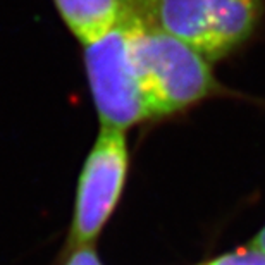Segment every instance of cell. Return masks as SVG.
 Returning <instances> with one entry per match:
<instances>
[{"instance_id":"cell-7","label":"cell","mask_w":265,"mask_h":265,"mask_svg":"<svg viewBox=\"0 0 265 265\" xmlns=\"http://www.w3.org/2000/svg\"><path fill=\"white\" fill-rule=\"evenodd\" d=\"M57 265H104L100 255L93 245L78 246V248H64Z\"/></svg>"},{"instance_id":"cell-1","label":"cell","mask_w":265,"mask_h":265,"mask_svg":"<svg viewBox=\"0 0 265 265\" xmlns=\"http://www.w3.org/2000/svg\"><path fill=\"white\" fill-rule=\"evenodd\" d=\"M130 50L151 121L165 119L224 92L210 62L155 22L124 16Z\"/></svg>"},{"instance_id":"cell-8","label":"cell","mask_w":265,"mask_h":265,"mask_svg":"<svg viewBox=\"0 0 265 265\" xmlns=\"http://www.w3.org/2000/svg\"><path fill=\"white\" fill-rule=\"evenodd\" d=\"M250 246H253V248L262 250V252H265V226L259 231V233H257V236L252 240Z\"/></svg>"},{"instance_id":"cell-2","label":"cell","mask_w":265,"mask_h":265,"mask_svg":"<svg viewBox=\"0 0 265 265\" xmlns=\"http://www.w3.org/2000/svg\"><path fill=\"white\" fill-rule=\"evenodd\" d=\"M150 17L215 62L255 35L265 17V0H151Z\"/></svg>"},{"instance_id":"cell-4","label":"cell","mask_w":265,"mask_h":265,"mask_svg":"<svg viewBox=\"0 0 265 265\" xmlns=\"http://www.w3.org/2000/svg\"><path fill=\"white\" fill-rule=\"evenodd\" d=\"M130 150L124 131L100 128L79 172L64 248L90 246L100 238L124 193Z\"/></svg>"},{"instance_id":"cell-5","label":"cell","mask_w":265,"mask_h":265,"mask_svg":"<svg viewBox=\"0 0 265 265\" xmlns=\"http://www.w3.org/2000/svg\"><path fill=\"white\" fill-rule=\"evenodd\" d=\"M60 19L81 43H88L117 26L126 0H52Z\"/></svg>"},{"instance_id":"cell-3","label":"cell","mask_w":265,"mask_h":265,"mask_svg":"<svg viewBox=\"0 0 265 265\" xmlns=\"http://www.w3.org/2000/svg\"><path fill=\"white\" fill-rule=\"evenodd\" d=\"M83 64L102 128L126 131L150 123L151 114L123 19L102 36L83 43Z\"/></svg>"},{"instance_id":"cell-6","label":"cell","mask_w":265,"mask_h":265,"mask_svg":"<svg viewBox=\"0 0 265 265\" xmlns=\"http://www.w3.org/2000/svg\"><path fill=\"white\" fill-rule=\"evenodd\" d=\"M203 265H265V252L253 248V246H245V248L224 253Z\"/></svg>"}]
</instances>
